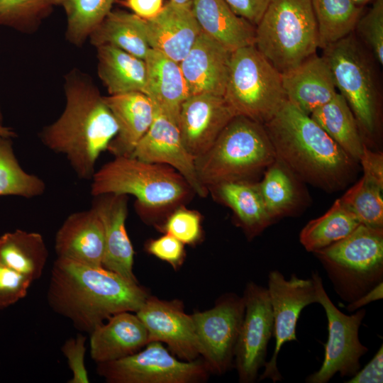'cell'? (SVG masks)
I'll return each mask as SVG.
<instances>
[{
  "label": "cell",
  "instance_id": "6da1fadb",
  "mask_svg": "<svg viewBox=\"0 0 383 383\" xmlns=\"http://www.w3.org/2000/svg\"><path fill=\"white\" fill-rule=\"evenodd\" d=\"M65 106L59 118L38 136L53 152L64 155L75 174L91 180L100 154L118 132V126L91 76L77 68L64 77Z\"/></svg>",
  "mask_w": 383,
  "mask_h": 383
},
{
  "label": "cell",
  "instance_id": "7a4b0ae2",
  "mask_svg": "<svg viewBox=\"0 0 383 383\" xmlns=\"http://www.w3.org/2000/svg\"><path fill=\"white\" fill-rule=\"evenodd\" d=\"M150 294L104 267H92L57 257L48 289V302L80 331L91 333L114 314L136 312Z\"/></svg>",
  "mask_w": 383,
  "mask_h": 383
},
{
  "label": "cell",
  "instance_id": "3957f363",
  "mask_svg": "<svg viewBox=\"0 0 383 383\" xmlns=\"http://www.w3.org/2000/svg\"><path fill=\"white\" fill-rule=\"evenodd\" d=\"M263 126L276 160L301 179L328 191L343 189L352 179L357 161L288 101Z\"/></svg>",
  "mask_w": 383,
  "mask_h": 383
},
{
  "label": "cell",
  "instance_id": "277c9868",
  "mask_svg": "<svg viewBox=\"0 0 383 383\" xmlns=\"http://www.w3.org/2000/svg\"><path fill=\"white\" fill-rule=\"evenodd\" d=\"M276 160L264 126L235 116L213 145L195 158L198 178L209 189L223 182L245 179Z\"/></svg>",
  "mask_w": 383,
  "mask_h": 383
},
{
  "label": "cell",
  "instance_id": "5b68a950",
  "mask_svg": "<svg viewBox=\"0 0 383 383\" xmlns=\"http://www.w3.org/2000/svg\"><path fill=\"white\" fill-rule=\"evenodd\" d=\"M254 45L281 74L316 53L312 0H271L255 26Z\"/></svg>",
  "mask_w": 383,
  "mask_h": 383
},
{
  "label": "cell",
  "instance_id": "8992f818",
  "mask_svg": "<svg viewBox=\"0 0 383 383\" xmlns=\"http://www.w3.org/2000/svg\"><path fill=\"white\" fill-rule=\"evenodd\" d=\"M91 194L133 195L140 206L152 209L174 206L193 192L184 178L171 167L133 157L117 156L95 171Z\"/></svg>",
  "mask_w": 383,
  "mask_h": 383
},
{
  "label": "cell",
  "instance_id": "52a82bcc",
  "mask_svg": "<svg viewBox=\"0 0 383 383\" xmlns=\"http://www.w3.org/2000/svg\"><path fill=\"white\" fill-rule=\"evenodd\" d=\"M313 253L334 291L348 304L383 282V228L360 224L346 238Z\"/></svg>",
  "mask_w": 383,
  "mask_h": 383
},
{
  "label": "cell",
  "instance_id": "ba28073f",
  "mask_svg": "<svg viewBox=\"0 0 383 383\" xmlns=\"http://www.w3.org/2000/svg\"><path fill=\"white\" fill-rule=\"evenodd\" d=\"M223 97L236 116L262 125L287 101L282 74L254 45L231 52Z\"/></svg>",
  "mask_w": 383,
  "mask_h": 383
},
{
  "label": "cell",
  "instance_id": "9c48e42d",
  "mask_svg": "<svg viewBox=\"0 0 383 383\" xmlns=\"http://www.w3.org/2000/svg\"><path fill=\"white\" fill-rule=\"evenodd\" d=\"M322 56L336 89L346 100L359 128L373 134L377 119V93L367 55L353 33L326 47Z\"/></svg>",
  "mask_w": 383,
  "mask_h": 383
},
{
  "label": "cell",
  "instance_id": "30bf717a",
  "mask_svg": "<svg viewBox=\"0 0 383 383\" xmlns=\"http://www.w3.org/2000/svg\"><path fill=\"white\" fill-rule=\"evenodd\" d=\"M145 348L123 358L97 363L99 376L109 383H199L209 378L204 361H184L160 342H149Z\"/></svg>",
  "mask_w": 383,
  "mask_h": 383
},
{
  "label": "cell",
  "instance_id": "8fae6325",
  "mask_svg": "<svg viewBox=\"0 0 383 383\" xmlns=\"http://www.w3.org/2000/svg\"><path fill=\"white\" fill-rule=\"evenodd\" d=\"M311 278L315 283L318 303L326 314L328 334L322 365L306 378V382L326 383L337 373L342 377H351L360 369V358L368 351L359 338V328L366 310L361 308L353 314H345L328 296L318 272H312Z\"/></svg>",
  "mask_w": 383,
  "mask_h": 383
},
{
  "label": "cell",
  "instance_id": "7c38bea8",
  "mask_svg": "<svg viewBox=\"0 0 383 383\" xmlns=\"http://www.w3.org/2000/svg\"><path fill=\"white\" fill-rule=\"evenodd\" d=\"M244 313L243 297L227 293L211 309L192 314L200 356L210 372L221 375L232 367Z\"/></svg>",
  "mask_w": 383,
  "mask_h": 383
},
{
  "label": "cell",
  "instance_id": "4fadbf2b",
  "mask_svg": "<svg viewBox=\"0 0 383 383\" xmlns=\"http://www.w3.org/2000/svg\"><path fill=\"white\" fill-rule=\"evenodd\" d=\"M267 291L274 319L273 336L275 345L273 354L266 362L259 380L270 379L274 383L282 380L277 367V357L287 343L296 341V324L301 311L306 306L318 303L313 279H302L292 274L289 279L278 270L268 274Z\"/></svg>",
  "mask_w": 383,
  "mask_h": 383
},
{
  "label": "cell",
  "instance_id": "5bb4252c",
  "mask_svg": "<svg viewBox=\"0 0 383 383\" xmlns=\"http://www.w3.org/2000/svg\"><path fill=\"white\" fill-rule=\"evenodd\" d=\"M245 313L235 351V367L240 383L255 382L266 362L274 333V319L267 289L255 282L246 284Z\"/></svg>",
  "mask_w": 383,
  "mask_h": 383
},
{
  "label": "cell",
  "instance_id": "9a60e30c",
  "mask_svg": "<svg viewBox=\"0 0 383 383\" xmlns=\"http://www.w3.org/2000/svg\"><path fill=\"white\" fill-rule=\"evenodd\" d=\"M135 313L147 329L149 342L165 343L182 360L194 361L200 357L192 316L184 311L181 300L149 295Z\"/></svg>",
  "mask_w": 383,
  "mask_h": 383
},
{
  "label": "cell",
  "instance_id": "2e32d148",
  "mask_svg": "<svg viewBox=\"0 0 383 383\" xmlns=\"http://www.w3.org/2000/svg\"><path fill=\"white\" fill-rule=\"evenodd\" d=\"M131 157L168 165L184 178L193 192L201 197L208 194V189L198 178L195 158L185 148L177 123L156 107L151 126Z\"/></svg>",
  "mask_w": 383,
  "mask_h": 383
},
{
  "label": "cell",
  "instance_id": "e0dca14e",
  "mask_svg": "<svg viewBox=\"0 0 383 383\" xmlns=\"http://www.w3.org/2000/svg\"><path fill=\"white\" fill-rule=\"evenodd\" d=\"M235 116L223 96L189 95L181 106L177 121L188 152L194 158L204 153Z\"/></svg>",
  "mask_w": 383,
  "mask_h": 383
},
{
  "label": "cell",
  "instance_id": "ac0fdd59",
  "mask_svg": "<svg viewBox=\"0 0 383 383\" xmlns=\"http://www.w3.org/2000/svg\"><path fill=\"white\" fill-rule=\"evenodd\" d=\"M93 197L91 208L98 214L104 231L105 250L102 266L138 283L133 270L134 250L126 229L127 195L104 194Z\"/></svg>",
  "mask_w": 383,
  "mask_h": 383
},
{
  "label": "cell",
  "instance_id": "d6986e66",
  "mask_svg": "<svg viewBox=\"0 0 383 383\" xmlns=\"http://www.w3.org/2000/svg\"><path fill=\"white\" fill-rule=\"evenodd\" d=\"M144 21L150 48L178 63L201 32L191 1L177 4L170 0L157 15Z\"/></svg>",
  "mask_w": 383,
  "mask_h": 383
},
{
  "label": "cell",
  "instance_id": "ffe728a7",
  "mask_svg": "<svg viewBox=\"0 0 383 383\" xmlns=\"http://www.w3.org/2000/svg\"><path fill=\"white\" fill-rule=\"evenodd\" d=\"M231 51L204 32L179 63L189 95L223 96Z\"/></svg>",
  "mask_w": 383,
  "mask_h": 383
},
{
  "label": "cell",
  "instance_id": "44dd1931",
  "mask_svg": "<svg viewBox=\"0 0 383 383\" xmlns=\"http://www.w3.org/2000/svg\"><path fill=\"white\" fill-rule=\"evenodd\" d=\"M55 249L57 257L103 267L104 231L96 211L91 207L69 215L56 233Z\"/></svg>",
  "mask_w": 383,
  "mask_h": 383
},
{
  "label": "cell",
  "instance_id": "7402d4cb",
  "mask_svg": "<svg viewBox=\"0 0 383 383\" xmlns=\"http://www.w3.org/2000/svg\"><path fill=\"white\" fill-rule=\"evenodd\" d=\"M282 79L287 101L309 116L338 93L326 60L316 53L282 74Z\"/></svg>",
  "mask_w": 383,
  "mask_h": 383
},
{
  "label": "cell",
  "instance_id": "603a6c76",
  "mask_svg": "<svg viewBox=\"0 0 383 383\" xmlns=\"http://www.w3.org/2000/svg\"><path fill=\"white\" fill-rule=\"evenodd\" d=\"M90 333V354L96 363L117 360L137 353L148 343V333L136 313L120 312Z\"/></svg>",
  "mask_w": 383,
  "mask_h": 383
},
{
  "label": "cell",
  "instance_id": "cb8c5ba5",
  "mask_svg": "<svg viewBox=\"0 0 383 383\" xmlns=\"http://www.w3.org/2000/svg\"><path fill=\"white\" fill-rule=\"evenodd\" d=\"M104 100L118 126V132L107 150L115 157H131L153 121L155 105L141 92L109 95L104 96Z\"/></svg>",
  "mask_w": 383,
  "mask_h": 383
},
{
  "label": "cell",
  "instance_id": "d4e9b609",
  "mask_svg": "<svg viewBox=\"0 0 383 383\" xmlns=\"http://www.w3.org/2000/svg\"><path fill=\"white\" fill-rule=\"evenodd\" d=\"M144 61L145 94L157 109L177 123L181 106L189 96L179 64L151 48Z\"/></svg>",
  "mask_w": 383,
  "mask_h": 383
},
{
  "label": "cell",
  "instance_id": "484cf974",
  "mask_svg": "<svg viewBox=\"0 0 383 383\" xmlns=\"http://www.w3.org/2000/svg\"><path fill=\"white\" fill-rule=\"evenodd\" d=\"M191 3L201 31L228 50L254 45L255 26L235 14L225 0H191Z\"/></svg>",
  "mask_w": 383,
  "mask_h": 383
},
{
  "label": "cell",
  "instance_id": "4316f807",
  "mask_svg": "<svg viewBox=\"0 0 383 383\" xmlns=\"http://www.w3.org/2000/svg\"><path fill=\"white\" fill-rule=\"evenodd\" d=\"M209 189L215 192L222 203L233 210L248 239L257 235L273 223L266 210L259 183L246 179L231 180Z\"/></svg>",
  "mask_w": 383,
  "mask_h": 383
},
{
  "label": "cell",
  "instance_id": "83f0119b",
  "mask_svg": "<svg viewBox=\"0 0 383 383\" xmlns=\"http://www.w3.org/2000/svg\"><path fill=\"white\" fill-rule=\"evenodd\" d=\"M97 74L109 95L130 92L145 94L144 60L111 45L96 47Z\"/></svg>",
  "mask_w": 383,
  "mask_h": 383
},
{
  "label": "cell",
  "instance_id": "f1b7e54d",
  "mask_svg": "<svg viewBox=\"0 0 383 383\" xmlns=\"http://www.w3.org/2000/svg\"><path fill=\"white\" fill-rule=\"evenodd\" d=\"M94 47L111 45L144 60L150 46L145 21L133 13L111 11L89 37Z\"/></svg>",
  "mask_w": 383,
  "mask_h": 383
},
{
  "label": "cell",
  "instance_id": "f546056e",
  "mask_svg": "<svg viewBox=\"0 0 383 383\" xmlns=\"http://www.w3.org/2000/svg\"><path fill=\"white\" fill-rule=\"evenodd\" d=\"M48 257L43 236L17 229L0 236V262L28 277L39 279Z\"/></svg>",
  "mask_w": 383,
  "mask_h": 383
},
{
  "label": "cell",
  "instance_id": "4dcf8cb0",
  "mask_svg": "<svg viewBox=\"0 0 383 383\" xmlns=\"http://www.w3.org/2000/svg\"><path fill=\"white\" fill-rule=\"evenodd\" d=\"M310 116L350 157L359 160L365 143L356 118L340 93Z\"/></svg>",
  "mask_w": 383,
  "mask_h": 383
},
{
  "label": "cell",
  "instance_id": "1f68e13d",
  "mask_svg": "<svg viewBox=\"0 0 383 383\" xmlns=\"http://www.w3.org/2000/svg\"><path fill=\"white\" fill-rule=\"evenodd\" d=\"M360 224L355 215L338 199L327 212L310 221L301 229L299 241L306 250L314 252L346 238Z\"/></svg>",
  "mask_w": 383,
  "mask_h": 383
},
{
  "label": "cell",
  "instance_id": "d6a6232c",
  "mask_svg": "<svg viewBox=\"0 0 383 383\" xmlns=\"http://www.w3.org/2000/svg\"><path fill=\"white\" fill-rule=\"evenodd\" d=\"M312 6L322 50L352 33L362 12L353 0H312Z\"/></svg>",
  "mask_w": 383,
  "mask_h": 383
},
{
  "label": "cell",
  "instance_id": "836d02e7",
  "mask_svg": "<svg viewBox=\"0 0 383 383\" xmlns=\"http://www.w3.org/2000/svg\"><path fill=\"white\" fill-rule=\"evenodd\" d=\"M116 0H55L61 6L67 18L65 39L81 48L91 32L112 11Z\"/></svg>",
  "mask_w": 383,
  "mask_h": 383
},
{
  "label": "cell",
  "instance_id": "e575fe53",
  "mask_svg": "<svg viewBox=\"0 0 383 383\" xmlns=\"http://www.w3.org/2000/svg\"><path fill=\"white\" fill-rule=\"evenodd\" d=\"M45 190L44 181L26 172L13 151L12 138L0 135V196L34 198Z\"/></svg>",
  "mask_w": 383,
  "mask_h": 383
},
{
  "label": "cell",
  "instance_id": "d590c367",
  "mask_svg": "<svg viewBox=\"0 0 383 383\" xmlns=\"http://www.w3.org/2000/svg\"><path fill=\"white\" fill-rule=\"evenodd\" d=\"M290 172L276 160L259 183L266 210L273 221L289 213L296 204L297 193Z\"/></svg>",
  "mask_w": 383,
  "mask_h": 383
},
{
  "label": "cell",
  "instance_id": "8d00e7d4",
  "mask_svg": "<svg viewBox=\"0 0 383 383\" xmlns=\"http://www.w3.org/2000/svg\"><path fill=\"white\" fill-rule=\"evenodd\" d=\"M55 6V0H0V26L33 34Z\"/></svg>",
  "mask_w": 383,
  "mask_h": 383
},
{
  "label": "cell",
  "instance_id": "74e56055",
  "mask_svg": "<svg viewBox=\"0 0 383 383\" xmlns=\"http://www.w3.org/2000/svg\"><path fill=\"white\" fill-rule=\"evenodd\" d=\"M382 189L383 187L362 176L340 199L361 224L383 228Z\"/></svg>",
  "mask_w": 383,
  "mask_h": 383
},
{
  "label": "cell",
  "instance_id": "f35d334b",
  "mask_svg": "<svg viewBox=\"0 0 383 383\" xmlns=\"http://www.w3.org/2000/svg\"><path fill=\"white\" fill-rule=\"evenodd\" d=\"M158 227L184 245H195L202 237L201 216L196 211L182 206L173 211Z\"/></svg>",
  "mask_w": 383,
  "mask_h": 383
},
{
  "label": "cell",
  "instance_id": "ab89813d",
  "mask_svg": "<svg viewBox=\"0 0 383 383\" xmlns=\"http://www.w3.org/2000/svg\"><path fill=\"white\" fill-rule=\"evenodd\" d=\"M360 18L355 29L370 49L374 59L383 65V0H374Z\"/></svg>",
  "mask_w": 383,
  "mask_h": 383
},
{
  "label": "cell",
  "instance_id": "60d3db41",
  "mask_svg": "<svg viewBox=\"0 0 383 383\" xmlns=\"http://www.w3.org/2000/svg\"><path fill=\"white\" fill-rule=\"evenodd\" d=\"M32 282L30 277L0 262V309L24 298Z\"/></svg>",
  "mask_w": 383,
  "mask_h": 383
},
{
  "label": "cell",
  "instance_id": "b9f144b4",
  "mask_svg": "<svg viewBox=\"0 0 383 383\" xmlns=\"http://www.w3.org/2000/svg\"><path fill=\"white\" fill-rule=\"evenodd\" d=\"M145 249L148 253L170 264L175 270L182 265L186 257L184 244L168 233L149 240Z\"/></svg>",
  "mask_w": 383,
  "mask_h": 383
},
{
  "label": "cell",
  "instance_id": "7bdbcfd3",
  "mask_svg": "<svg viewBox=\"0 0 383 383\" xmlns=\"http://www.w3.org/2000/svg\"><path fill=\"white\" fill-rule=\"evenodd\" d=\"M86 337L78 334L76 338L67 340L62 347V352L66 357L69 367L72 373L70 383H89L88 372L84 364Z\"/></svg>",
  "mask_w": 383,
  "mask_h": 383
},
{
  "label": "cell",
  "instance_id": "ee69618b",
  "mask_svg": "<svg viewBox=\"0 0 383 383\" xmlns=\"http://www.w3.org/2000/svg\"><path fill=\"white\" fill-rule=\"evenodd\" d=\"M233 11L255 26L259 23L271 0H225Z\"/></svg>",
  "mask_w": 383,
  "mask_h": 383
},
{
  "label": "cell",
  "instance_id": "f6af8a7d",
  "mask_svg": "<svg viewBox=\"0 0 383 383\" xmlns=\"http://www.w3.org/2000/svg\"><path fill=\"white\" fill-rule=\"evenodd\" d=\"M383 382V346H380L371 360L360 369L346 383H382Z\"/></svg>",
  "mask_w": 383,
  "mask_h": 383
},
{
  "label": "cell",
  "instance_id": "bcb514c9",
  "mask_svg": "<svg viewBox=\"0 0 383 383\" xmlns=\"http://www.w3.org/2000/svg\"><path fill=\"white\" fill-rule=\"evenodd\" d=\"M363 170V176L383 187V155L374 152L364 144L358 160Z\"/></svg>",
  "mask_w": 383,
  "mask_h": 383
},
{
  "label": "cell",
  "instance_id": "7dc6e473",
  "mask_svg": "<svg viewBox=\"0 0 383 383\" xmlns=\"http://www.w3.org/2000/svg\"><path fill=\"white\" fill-rule=\"evenodd\" d=\"M121 3L145 20L155 17L164 6L163 0H124Z\"/></svg>",
  "mask_w": 383,
  "mask_h": 383
},
{
  "label": "cell",
  "instance_id": "c3c4849f",
  "mask_svg": "<svg viewBox=\"0 0 383 383\" xmlns=\"http://www.w3.org/2000/svg\"><path fill=\"white\" fill-rule=\"evenodd\" d=\"M382 297L383 282L379 283L373 289L367 292L362 296L359 297L355 301L349 303L347 306V310L349 312H354L372 301L382 299Z\"/></svg>",
  "mask_w": 383,
  "mask_h": 383
},
{
  "label": "cell",
  "instance_id": "681fc988",
  "mask_svg": "<svg viewBox=\"0 0 383 383\" xmlns=\"http://www.w3.org/2000/svg\"><path fill=\"white\" fill-rule=\"evenodd\" d=\"M0 135L13 138L16 136V133L12 128L0 124Z\"/></svg>",
  "mask_w": 383,
  "mask_h": 383
},
{
  "label": "cell",
  "instance_id": "f907efd6",
  "mask_svg": "<svg viewBox=\"0 0 383 383\" xmlns=\"http://www.w3.org/2000/svg\"><path fill=\"white\" fill-rule=\"evenodd\" d=\"M357 5L362 6L370 1H373L374 0H353Z\"/></svg>",
  "mask_w": 383,
  "mask_h": 383
},
{
  "label": "cell",
  "instance_id": "816d5d0a",
  "mask_svg": "<svg viewBox=\"0 0 383 383\" xmlns=\"http://www.w3.org/2000/svg\"><path fill=\"white\" fill-rule=\"evenodd\" d=\"M177 4H187L191 1V0H170Z\"/></svg>",
  "mask_w": 383,
  "mask_h": 383
},
{
  "label": "cell",
  "instance_id": "f5cc1de1",
  "mask_svg": "<svg viewBox=\"0 0 383 383\" xmlns=\"http://www.w3.org/2000/svg\"><path fill=\"white\" fill-rule=\"evenodd\" d=\"M0 124L3 125V115L1 113V107H0Z\"/></svg>",
  "mask_w": 383,
  "mask_h": 383
}]
</instances>
